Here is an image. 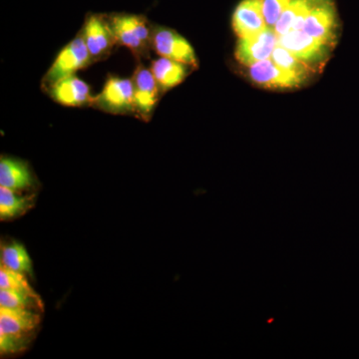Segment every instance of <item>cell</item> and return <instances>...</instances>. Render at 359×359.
<instances>
[{"instance_id": "14", "label": "cell", "mask_w": 359, "mask_h": 359, "mask_svg": "<svg viewBox=\"0 0 359 359\" xmlns=\"http://www.w3.org/2000/svg\"><path fill=\"white\" fill-rule=\"evenodd\" d=\"M46 92L52 100L66 107H85L93 104L89 85L75 75L56 82Z\"/></svg>"}, {"instance_id": "12", "label": "cell", "mask_w": 359, "mask_h": 359, "mask_svg": "<svg viewBox=\"0 0 359 359\" xmlns=\"http://www.w3.org/2000/svg\"><path fill=\"white\" fill-rule=\"evenodd\" d=\"M339 14L334 0H323L309 14L302 30L311 36L334 45L339 34Z\"/></svg>"}, {"instance_id": "20", "label": "cell", "mask_w": 359, "mask_h": 359, "mask_svg": "<svg viewBox=\"0 0 359 359\" xmlns=\"http://www.w3.org/2000/svg\"><path fill=\"white\" fill-rule=\"evenodd\" d=\"M271 59L283 69L290 71V72L294 73V74L308 80L311 74L316 73L308 65H304L299 59L295 57L294 54L290 53L287 49L280 46V44L276 46L275 51L273 52Z\"/></svg>"}, {"instance_id": "6", "label": "cell", "mask_w": 359, "mask_h": 359, "mask_svg": "<svg viewBox=\"0 0 359 359\" xmlns=\"http://www.w3.org/2000/svg\"><path fill=\"white\" fill-rule=\"evenodd\" d=\"M152 48L161 57L173 59L192 68L199 65L192 44L171 28L153 26Z\"/></svg>"}, {"instance_id": "16", "label": "cell", "mask_w": 359, "mask_h": 359, "mask_svg": "<svg viewBox=\"0 0 359 359\" xmlns=\"http://www.w3.org/2000/svg\"><path fill=\"white\" fill-rule=\"evenodd\" d=\"M37 193H20L0 186V219L14 221L36 205Z\"/></svg>"}, {"instance_id": "3", "label": "cell", "mask_w": 359, "mask_h": 359, "mask_svg": "<svg viewBox=\"0 0 359 359\" xmlns=\"http://www.w3.org/2000/svg\"><path fill=\"white\" fill-rule=\"evenodd\" d=\"M93 62L81 32L61 49L42 79V89L46 91L56 82L76 74Z\"/></svg>"}, {"instance_id": "11", "label": "cell", "mask_w": 359, "mask_h": 359, "mask_svg": "<svg viewBox=\"0 0 359 359\" xmlns=\"http://www.w3.org/2000/svg\"><path fill=\"white\" fill-rule=\"evenodd\" d=\"M0 186L20 193H37L40 184L29 163L15 157L1 156Z\"/></svg>"}, {"instance_id": "1", "label": "cell", "mask_w": 359, "mask_h": 359, "mask_svg": "<svg viewBox=\"0 0 359 359\" xmlns=\"http://www.w3.org/2000/svg\"><path fill=\"white\" fill-rule=\"evenodd\" d=\"M41 313L27 309L0 308V354L20 355L32 346L41 325Z\"/></svg>"}, {"instance_id": "22", "label": "cell", "mask_w": 359, "mask_h": 359, "mask_svg": "<svg viewBox=\"0 0 359 359\" xmlns=\"http://www.w3.org/2000/svg\"><path fill=\"white\" fill-rule=\"evenodd\" d=\"M292 1V0H263L264 18L269 27H275L278 18Z\"/></svg>"}, {"instance_id": "7", "label": "cell", "mask_w": 359, "mask_h": 359, "mask_svg": "<svg viewBox=\"0 0 359 359\" xmlns=\"http://www.w3.org/2000/svg\"><path fill=\"white\" fill-rule=\"evenodd\" d=\"M80 32L93 62L109 57L116 45H118L108 16L90 14Z\"/></svg>"}, {"instance_id": "15", "label": "cell", "mask_w": 359, "mask_h": 359, "mask_svg": "<svg viewBox=\"0 0 359 359\" xmlns=\"http://www.w3.org/2000/svg\"><path fill=\"white\" fill-rule=\"evenodd\" d=\"M191 66L179 62L173 59L161 57L155 59L150 65L156 82L159 85L162 93L183 83L190 73Z\"/></svg>"}, {"instance_id": "2", "label": "cell", "mask_w": 359, "mask_h": 359, "mask_svg": "<svg viewBox=\"0 0 359 359\" xmlns=\"http://www.w3.org/2000/svg\"><path fill=\"white\" fill-rule=\"evenodd\" d=\"M117 44L126 47L135 57H149L152 48V27L147 18L137 14H113L108 18Z\"/></svg>"}, {"instance_id": "10", "label": "cell", "mask_w": 359, "mask_h": 359, "mask_svg": "<svg viewBox=\"0 0 359 359\" xmlns=\"http://www.w3.org/2000/svg\"><path fill=\"white\" fill-rule=\"evenodd\" d=\"M249 76L262 88L271 90L299 88L308 82L306 78L283 69L271 58L250 66Z\"/></svg>"}, {"instance_id": "4", "label": "cell", "mask_w": 359, "mask_h": 359, "mask_svg": "<svg viewBox=\"0 0 359 359\" xmlns=\"http://www.w3.org/2000/svg\"><path fill=\"white\" fill-rule=\"evenodd\" d=\"M278 36V44L294 54L314 72L318 68L325 66L334 49V45L311 36L302 29L292 30Z\"/></svg>"}, {"instance_id": "21", "label": "cell", "mask_w": 359, "mask_h": 359, "mask_svg": "<svg viewBox=\"0 0 359 359\" xmlns=\"http://www.w3.org/2000/svg\"><path fill=\"white\" fill-rule=\"evenodd\" d=\"M26 275L0 266V290H18V292H35L28 282Z\"/></svg>"}, {"instance_id": "13", "label": "cell", "mask_w": 359, "mask_h": 359, "mask_svg": "<svg viewBox=\"0 0 359 359\" xmlns=\"http://www.w3.org/2000/svg\"><path fill=\"white\" fill-rule=\"evenodd\" d=\"M231 26L238 39L264 32L268 25L264 18L263 0H242L233 11Z\"/></svg>"}, {"instance_id": "17", "label": "cell", "mask_w": 359, "mask_h": 359, "mask_svg": "<svg viewBox=\"0 0 359 359\" xmlns=\"http://www.w3.org/2000/svg\"><path fill=\"white\" fill-rule=\"evenodd\" d=\"M321 1L323 0H292L273 27L276 33L283 35L292 30L302 29L309 14Z\"/></svg>"}, {"instance_id": "8", "label": "cell", "mask_w": 359, "mask_h": 359, "mask_svg": "<svg viewBox=\"0 0 359 359\" xmlns=\"http://www.w3.org/2000/svg\"><path fill=\"white\" fill-rule=\"evenodd\" d=\"M132 81L134 86L135 115L139 119L148 122L163 93L150 67H145L142 63L135 69Z\"/></svg>"}, {"instance_id": "18", "label": "cell", "mask_w": 359, "mask_h": 359, "mask_svg": "<svg viewBox=\"0 0 359 359\" xmlns=\"http://www.w3.org/2000/svg\"><path fill=\"white\" fill-rule=\"evenodd\" d=\"M0 259L2 266L20 271L33 278V264L25 245L18 241L9 238L2 240L0 245Z\"/></svg>"}, {"instance_id": "9", "label": "cell", "mask_w": 359, "mask_h": 359, "mask_svg": "<svg viewBox=\"0 0 359 359\" xmlns=\"http://www.w3.org/2000/svg\"><path fill=\"white\" fill-rule=\"evenodd\" d=\"M278 37L275 28L268 26L264 32L256 35L238 39L235 57L240 65L247 67L266 60L271 57L278 46Z\"/></svg>"}, {"instance_id": "5", "label": "cell", "mask_w": 359, "mask_h": 359, "mask_svg": "<svg viewBox=\"0 0 359 359\" xmlns=\"http://www.w3.org/2000/svg\"><path fill=\"white\" fill-rule=\"evenodd\" d=\"M92 107L114 115H135L134 86L132 78L109 75L102 90L94 96Z\"/></svg>"}, {"instance_id": "19", "label": "cell", "mask_w": 359, "mask_h": 359, "mask_svg": "<svg viewBox=\"0 0 359 359\" xmlns=\"http://www.w3.org/2000/svg\"><path fill=\"white\" fill-rule=\"evenodd\" d=\"M0 308L27 309L43 313L44 302L36 292L0 290Z\"/></svg>"}]
</instances>
